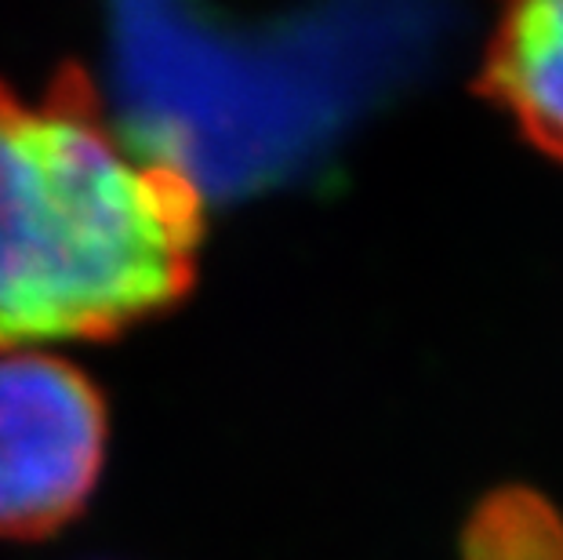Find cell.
Segmentation results:
<instances>
[{
	"instance_id": "3",
	"label": "cell",
	"mask_w": 563,
	"mask_h": 560,
	"mask_svg": "<svg viewBox=\"0 0 563 560\" xmlns=\"http://www.w3.org/2000/svg\"><path fill=\"white\" fill-rule=\"evenodd\" d=\"M476 88L523 142L563 161V0H495Z\"/></svg>"
},
{
	"instance_id": "2",
	"label": "cell",
	"mask_w": 563,
	"mask_h": 560,
	"mask_svg": "<svg viewBox=\"0 0 563 560\" xmlns=\"http://www.w3.org/2000/svg\"><path fill=\"white\" fill-rule=\"evenodd\" d=\"M110 411L63 356L0 353V542H44L88 509L106 470Z\"/></svg>"
},
{
	"instance_id": "1",
	"label": "cell",
	"mask_w": 563,
	"mask_h": 560,
	"mask_svg": "<svg viewBox=\"0 0 563 560\" xmlns=\"http://www.w3.org/2000/svg\"><path fill=\"white\" fill-rule=\"evenodd\" d=\"M203 233L197 172L117 121L88 69L58 66L37 91L0 77V353L172 314Z\"/></svg>"
},
{
	"instance_id": "4",
	"label": "cell",
	"mask_w": 563,
	"mask_h": 560,
	"mask_svg": "<svg viewBox=\"0 0 563 560\" xmlns=\"http://www.w3.org/2000/svg\"><path fill=\"white\" fill-rule=\"evenodd\" d=\"M462 560H563V514L542 492L509 484L473 506Z\"/></svg>"
}]
</instances>
